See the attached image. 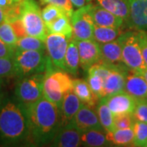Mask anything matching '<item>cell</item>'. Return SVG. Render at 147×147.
Instances as JSON below:
<instances>
[{"label": "cell", "mask_w": 147, "mask_h": 147, "mask_svg": "<svg viewBox=\"0 0 147 147\" xmlns=\"http://www.w3.org/2000/svg\"><path fill=\"white\" fill-rule=\"evenodd\" d=\"M124 92L137 100L147 99L146 81L139 74L130 70L126 77Z\"/></svg>", "instance_id": "17"}, {"label": "cell", "mask_w": 147, "mask_h": 147, "mask_svg": "<svg viewBox=\"0 0 147 147\" xmlns=\"http://www.w3.org/2000/svg\"><path fill=\"white\" fill-rule=\"evenodd\" d=\"M91 4L84 5L74 11L70 16L73 38L78 40L94 39L95 24L90 14Z\"/></svg>", "instance_id": "8"}, {"label": "cell", "mask_w": 147, "mask_h": 147, "mask_svg": "<svg viewBox=\"0 0 147 147\" xmlns=\"http://www.w3.org/2000/svg\"><path fill=\"white\" fill-rule=\"evenodd\" d=\"M122 34L120 28H112L95 26L94 40L99 43L112 42L116 40Z\"/></svg>", "instance_id": "27"}, {"label": "cell", "mask_w": 147, "mask_h": 147, "mask_svg": "<svg viewBox=\"0 0 147 147\" xmlns=\"http://www.w3.org/2000/svg\"><path fill=\"white\" fill-rule=\"evenodd\" d=\"M13 58L16 64V75L21 78L42 74L53 67L52 61L44 54V51L16 48Z\"/></svg>", "instance_id": "4"}, {"label": "cell", "mask_w": 147, "mask_h": 147, "mask_svg": "<svg viewBox=\"0 0 147 147\" xmlns=\"http://www.w3.org/2000/svg\"><path fill=\"white\" fill-rule=\"evenodd\" d=\"M41 4H53L63 8L69 16H72L74 12V7L69 0H39Z\"/></svg>", "instance_id": "36"}, {"label": "cell", "mask_w": 147, "mask_h": 147, "mask_svg": "<svg viewBox=\"0 0 147 147\" xmlns=\"http://www.w3.org/2000/svg\"><path fill=\"white\" fill-rule=\"evenodd\" d=\"M44 74H36L22 77L16 86L15 94L23 107L35 103L43 96Z\"/></svg>", "instance_id": "6"}, {"label": "cell", "mask_w": 147, "mask_h": 147, "mask_svg": "<svg viewBox=\"0 0 147 147\" xmlns=\"http://www.w3.org/2000/svg\"><path fill=\"white\" fill-rule=\"evenodd\" d=\"M0 38L8 46L16 49L18 38L10 23L3 22L0 24Z\"/></svg>", "instance_id": "31"}, {"label": "cell", "mask_w": 147, "mask_h": 147, "mask_svg": "<svg viewBox=\"0 0 147 147\" xmlns=\"http://www.w3.org/2000/svg\"><path fill=\"white\" fill-rule=\"evenodd\" d=\"M87 82L92 91L99 99L104 97V81L99 74L95 73L94 71L91 69H88Z\"/></svg>", "instance_id": "30"}, {"label": "cell", "mask_w": 147, "mask_h": 147, "mask_svg": "<svg viewBox=\"0 0 147 147\" xmlns=\"http://www.w3.org/2000/svg\"><path fill=\"white\" fill-rule=\"evenodd\" d=\"M104 129H89L82 131L81 142L83 146L91 147L106 146L110 142L106 139Z\"/></svg>", "instance_id": "25"}, {"label": "cell", "mask_w": 147, "mask_h": 147, "mask_svg": "<svg viewBox=\"0 0 147 147\" xmlns=\"http://www.w3.org/2000/svg\"><path fill=\"white\" fill-rule=\"evenodd\" d=\"M90 1H91V0H87V2H90Z\"/></svg>", "instance_id": "45"}, {"label": "cell", "mask_w": 147, "mask_h": 147, "mask_svg": "<svg viewBox=\"0 0 147 147\" xmlns=\"http://www.w3.org/2000/svg\"><path fill=\"white\" fill-rule=\"evenodd\" d=\"M102 61L112 65L124 64L122 59V47L119 39L112 42L100 43Z\"/></svg>", "instance_id": "19"}, {"label": "cell", "mask_w": 147, "mask_h": 147, "mask_svg": "<svg viewBox=\"0 0 147 147\" xmlns=\"http://www.w3.org/2000/svg\"><path fill=\"white\" fill-rule=\"evenodd\" d=\"M15 50L0 38V57H13Z\"/></svg>", "instance_id": "38"}, {"label": "cell", "mask_w": 147, "mask_h": 147, "mask_svg": "<svg viewBox=\"0 0 147 147\" xmlns=\"http://www.w3.org/2000/svg\"><path fill=\"white\" fill-rule=\"evenodd\" d=\"M146 147H147V144H146Z\"/></svg>", "instance_id": "46"}, {"label": "cell", "mask_w": 147, "mask_h": 147, "mask_svg": "<svg viewBox=\"0 0 147 147\" xmlns=\"http://www.w3.org/2000/svg\"><path fill=\"white\" fill-rule=\"evenodd\" d=\"M118 39L122 47L123 62L127 67L132 71L145 68L146 65L141 53L137 31L122 33Z\"/></svg>", "instance_id": "7"}, {"label": "cell", "mask_w": 147, "mask_h": 147, "mask_svg": "<svg viewBox=\"0 0 147 147\" xmlns=\"http://www.w3.org/2000/svg\"><path fill=\"white\" fill-rule=\"evenodd\" d=\"M73 90V80L66 71L56 66L48 69L43 78V96L61 110L62 100Z\"/></svg>", "instance_id": "3"}, {"label": "cell", "mask_w": 147, "mask_h": 147, "mask_svg": "<svg viewBox=\"0 0 147 147\" xmlns=\"http://www.w3.org/2000/svg\"><path fill=\"white\" fill-rule=\"evenodd\" d=\"M73 120L82 131L89 129H104L100 124L98 115L93 108L84 104L80 107Z\"/></svg>", "instance_id": "15"}, {"label": "cell", "mask_w": 147, "mask_h": 147, "mask_svg": "<svg viewBox=\"0 0 147 147\" xmlns=\"http://www.w3.org/2000/svg\"><path fill=\"white\" fill-rule=\"evenodd\" d=\"M6 17H7L6 9L4 7L0 6V24H2L3 22H6Z\"/></svg>", "instance_id": "42"}, {"label": "cell", "mask_w": 147, "mask_h": 147, "mask_svg": "<svg viewBox=\"0 0 147 147\" xmlns=\"http://www.w3.org/2000/svg\"><path fill=\"white\" fill-rule=\"evenodd\" d=\"M29 127L25 108L8 101L0 107V145L11 146L25 142Z\"/></svg>", "instance_id": "2"}, {"label": "cell", "mask_w": 147, "mask_h": 147, "mask_svg": "<svg viewBox=\"0 0 147 147\" xmlns=\"http://www.w3.org/2000/svg\"><path fill=\"white\" fill-rule=\"evenodd\" d=\"M135 119L132 114H127V115H121L115 116L114 124L115 128L118 129H123V128H130L133 127Z\"/></svg>", "instance_id": "34"}, {"label": "cell", "mask_w": 147, "mask_h": 147, "mask_svg": "<svg viewBox=\"0 0 147 147\" xmlns=\"http://www.w3.org/2000/svg\"><path fill=\"white\" fill-rule=\"evenodd\" d=\"M69 1L72 3L73 6L76 7L77 8L82 7L84 5H86V2H87V0H69Z\"/></svg>", "instance_id": "41"}, {"label": "cell", "mask_w": 147, "mask_h": 147, "mask_svg": "<svg viewBox=\"0 0 147 147\" xmlns=\"http://www.w3.org/2000/svg\"><path fill=\"white\" fill-rule=\"evenodd\" d=\"M127 71L130 69L124 64H110V72L104 79V97L124 92Z\"/></svg>", "instance_id": "10"}, {"label": "cell", "mask_w": 147, "mask_h": 147, "mask_svg": "<svg viewBox=\"0 0 147 147\" xmlns=\"http://www.w3.org/2000/svg\"><path fill=\"white\" fill-rule=\"evenodd\" d=\"M21 0H0V6L4 8L15 7L20 4Z\"/></svg>", "instance_id": "40"}, {"label": "cell", "mask_w": 147, "mask_h": 147, "mask_svg": "<svg viewBox=\"0 0 147 147\" xmlns=\"http://www.w3.org/2000/svg\"><path fill=\"white\" fill-rule=\"evenodd\" d=\"M97 115L100 124L106 132L114 131L115 129L114 124L115 116L103 99H100V102L97 106Z\"/></svg>", "instance_id": "26"}, {"label": "cell", "mask_w": 147, "mask_h": 147, "mask_svg": "<svg viewBox=\"0 0 147 147\" xmlns=\"http://www.w3.org/2000/svg\"><path fill=\"white\" fill-rule=\"evenodd\" d=\"M82 131L79 129L74 120L62 124L55 137L51 142L53 146L77 147L80 146Z\"/></svg>", "instance_id": "11"}, {"label": "cell", "mask_w": 147, "mask_h": 147, "mask_svg": "<svg viewBox=\"0 0 147 147\" xmlns=\"http://www.w3.org/2000/svg\"><path fill=\"white\" fill-rule=\"evenodd\" d=\"M138 42L141 48L142 58L146 67H147V32L146 30H137Z\"/></svg>", "instance_id": "37"}, {"label": "cell", "mask_w": 147, "mask_h": 147, "mask_svg": "<svg viewBox=\"0 0 147 147\" xmlns=\"http://www.w3.org/2000/svg\"><path fill=\"white\" fill-rule=\"evenodd\" d=\"M83 103L73 91L69 92L65 96L61 107L62 124L73 120Z\"/></svg>", "instance_id": "18"}, {"label": "cell", "mask_w": 147, "mask_h": 147, "mask_svg": "<svg viewBox=\"0 0 147 147\" xmlns=\"http://www.w3.org/2000/svg\"><path fill=\"white\" fill-rule=\"evenodd\" d=\"M96 2L101 7L120 17L127 24L130 13L128 0H96Z\"/></svg>", "instance_id": "21"}, {"label": "cell", "mask_w": 147, "mask_h": 147, "mask_svg": "<svg viewBox=\"0 0 147 147\" xmlns=\"http://www.w3.org/2000/svg\"><path fill=\"white\" fill-rule=\"evenodd\" d=\"M16 75V68L13 57H0V78Z\"/></svg>", "instance_id": "33"}, {"label": "cell", "mask_w": 147, "mask_h": 147, "mask_svg": "<svg viewBox=\"0 0 147 147\" xmlns=\"http://www.w3.org/2000/svg\"><path fill=\"white\" fill-rule=\"evenodd\" d=\"M24 108L28 120V139L38 146L51 143L62 125L61 110L44 96Z\"/></svg>", "instance_id": "1"}, {"label": "cell", "mask_w": 147, "mask_h": 147, "mask_svg": "<svg viewBox=\"0 0 147 147\" xmlns=\"http://www.w3.org/2000/svg\"><path fill=\"white\" fill-rule=\"evenodd\" d=\"M19 18L27 35L37 37L45 41L48 33L42 20L40 7L35 0H21Z\"/></svg>", "instance_id": "5"}, {"label": "cell", "mask_w": 147, "mask_h": 147, "mask_svg": "<svg viewBox=\"0 0 147 147\" xmlns=\"http://www.w3.org/2000/svg\"><path fill=\"white\" fill-rule=\"evenodd\" d=\"M90 14L95 26L112 28H120L124 21L120 17L114 15L110 11L101 7L100 5L96 6L91 3Z\"/></svg>", "instance_id": "16"}, {"label": "cell", "mask_w": 147, "mask_h": 147, "mask_svg": "<svg viewBox=\"0 0 147 147\" xmlns=\"http://www.w3.org/2000/svg\"><path fill=\"white\" fill-rule=\"evenodd\" d=\"M101 99L105 100L114 116L132 114L137 104V100L125 92Z\"/></svg>", "instance_id": "13"}, {"label": "cell", "mask_w": 147, "mask_h": 147, "mask_svg": "<svg viewBox=\"0 0 147 147\" xmlns=\"http://www.w3.org/2000/svg\"><path fill=\"white\" fill-rule=\"evenodd\" d=\"M127 26L137 30H147V0H128Z\"/></svg>", "instance_id": "14"}, {"label": "cell", "mask_w": 147, "mask_h": 147, "mask_svg": "<svg viewBox=\"0 0 147 147\" xmlns=\"http://www.w3.org/2000/svg\"><path fill=\"white\" fill-rule=\"evenodd\" d=\"M16 48L21 50H36V51H45L46 45L45 41L39 38L26 35L18 38Z\"/></svg>", "instance_id": "28"}, {"label": "cell", "mask_w": 147, "mask_h": 147, "mask_svg": "<svg viewBox=\"0 0 147 147\" xmlns=\"http://www.w3.org/2000/svg\"><path fill=\"white\" fill-rule=\"evenodd\" d=\"M10 24L11 25V26L13 28V30H14V31L16 33V36H17L18 38H21L22 37L26 36L27 34L26 32V30H25V28L23 26V24H22V22H21L20 19L13 21V22H11Z\"/></svg>", "instance_id": "39"}, {"label": "cell", "mask_w": 147, "mask_h": 147, "mask_svg": "<svg viewBox=\"0 0 147 147\" xmlns=\"http://www.w3.org/2000/svg\"><path fill=\"white\" fill-rule=\"evenodd\" d=\"M134 140L133 146H146L147 144V123L142 121L135 120L133 124Z\"/></svg>", "instance_id": "29"}, {"label": "cell", "mask_w": 147, "mask_h": 147, "mask_svg": "<svg viewBox=\"0 0 147 147\" xmlns=\"http://www.w3.org/2000/svg\"><path fill=\"white\" fill-rule=\"evenodd\" d=\"M135 72L139 74L140 75H142L147 83V67H145V68L142 69H139V70H136Z\"/></svg>", "instance_id": "43"}, {"label": "cell", "mask_w": 147, "mask_h": 147, "mask_svg": "<svg viewBox=\"0 0 147 147\" xmlns=\"http://www.w3.org/2000/svg\"><path fill=\"white\" fill-rule=\"evenodd\" d=\"M79 52V64L85 70L97 64L102 60L100 45L94 39L78 40Z\"/></svg>", "instance_id": "12"}, {"label": "cell", "mask_w": 147, "mask_h": 147, "mask_svg": "<svg viewBox=\"0 0 147 147\" xmlns=\"http://www.w3.org/2000/svg\"><path fill=\"white\" fill-rule=\"evenodd\" d=\"M69 39L66 37L57 34H47L45 45L48 57L53 65L65 71V58L68 47Z\"/></svg>", "instance_id": "9"}, {"label": "cell", "mask_w": 147, "mask_h": 147, "mask_svg": "<svg viewBox=\"0 0 147 147\" xmlns=\"http://www.w3.org/2000/svg\"><path fill=\"white\" fill-rule=\"evenodd\" d=\"M65 71L67 73L75 75L77 74L79 64V52L78 47V42L76 39L72 38L69 39L68 47L65 53Z\"/></svg>", "instance_id": "24"}, {"label": "cell", "mask_w": 147, "mask_h": 147, "mask_svg": "<svg viewBox=\"0 0 147 147\" xmlns=\"http://www.w3.org/2000/svg\"><path fill=\"white\" fill-rule=\"evenodd\" d=\"M41 14L45 25H47L48 23H51L52 21H55L58 17L67 13L63 8L60 7L53 4H47V6H45V7L41 11Z\"/></svg>", "instance_id": "32"}, {"label": "cell", "mask_w": 147, "mask_h": 147, "mask_svg": "<svg viewBox=\"0 0 147 147\" xmlns=\"http://www.w3.org/2000/svg\"><path fill=\"white\" fill-rule=\"evenodd\" d=\"M132 115L136 120L147 123V99L137 100Z\"/></svg>", "instance_id": "35"}, {"label": "cell", "mask_w": 147, "mask_h": 147, "mask_svg": "<svg viewBox=\"0 0 147 147\" xmlns=\"http://www.w3.org/2000/svg\"><path fill=\"white\" fill-rule=\"evenodd\" d=\"M106 139L110 142L118 146H133L134 131L133 128H116L114 131L106 132Z\"/></svg>", "instance_id": "23"}, {"label": "cell", "mask_w": 147, "mask_h": 147, "mask_svg": "<svg viewBox=\"0 0 147 147\" xmlns=\"http://www.w3.org/2000/svg\"><path fill=\"white\" fill-rule=\"evenodd\" d=\"M1 88H2V79L0 78V96H1Z\"/></svg>", "instance_id": "44"}, {"label": "cell", "mask_w": 147, "mask_h": 147, "mask_svg": "<svg viewBox=\"0 0 147 147\" xmlns=\"http://www.w3.org/2000/svg\"><path fill=\"white\" fill-rule=\"evenodd\" d=\"M48 34H57L66 37L68 39L73 38V27L70 16L67 14L58 17L55 21L46 25Z\"/></svg>", "instance_id": "22"}, {"label": "cell", "mask_w": 147, "mask_h": 147, "mask_svg": "<svg viewBox=\"0 0 147 147\" xmlns=\"http://www.w3.org/2000/svg\"><path fill=\"white\" fill-rule=\"evenodd\" d=\"M72 91L79 97L83 104L88 105L92 108H94L97 100L99 99L92 91L88 82L83 79H74Z\"/></svg>", "instance_id": "20"}]
</instances>
